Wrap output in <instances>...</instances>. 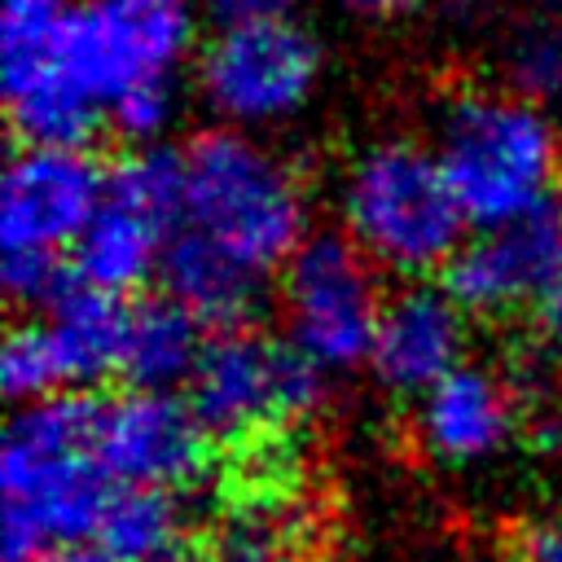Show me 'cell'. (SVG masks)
<instances>
[{
	"label": "cell",
	"mask_w": 562,
	"mask_h": 562,
	"mask_svg": "<svg viewBox=\"0 0 562 562\" xmlns=\"http://www.w3.org/2000/svg\"><path fill=\"white\" fill-rule=\"evenodd\" d=\"M101 400L88 391H53L18 404L0 452L4 562L88 544L114 496V479L97 461Z\"/></svg>",
	"instance_id": "6da1fadb"
},
{
	"label": "cell",
	"mask_w": 562,
	"mask_h": 562,
	"mask_svg": "<svg viewBox=\"0 0 562 562\" xmlns=\"http://www.w3.org/2000/svg\"><path fill=\"white\" fill-rule=\"evenodd\" d=\"M180 228L268 281L307 237V198L268 145L237 127H211L184 145Z\"/></svg>",
	"instance_id": "7a4b0ae2"
},
{
	"label": "cell",
	"mask_w": 562,
	"mask_h": 562,
	"mask_svg": "<svg viewBox=\"0 0 562 562\" xmlns=\"http://www.w3.org/2000/svg\"><path fill=\"white\" fill-rule=\"evenodd\" d=\"M435 154L479 228L558 202L562 136L514 88H457L435 119Z\"/></svg>",
	"instance_id": "3957f363"
},
{
	"label": "cell",
	"mask_w": 562,
	"mask_h": 562,
	"mask_svg": "<svg viewBox=\"0 0 562 562\" xmlns=\"http://www.w3.org/2000/svg\"><path fill=\"white\" fill-rule=\"evenodd\" d=\"M342 228L373 255L378 268L422 281L426 272H443L461 250L470 215L435 145L386 136L347 171Z\"/></svg>",
	"instance_id": "277c9868"
},
{
	"label": "cell",
	"mask_w": 562,
	"mask_h": 562,
	"mask_svg": "<svg viewBox=\"0 0 562 562\" xmlns=\"http://www.w3.org/2000/svg\"><path fill=\"white\" fill-rule=\"evenodd\" d=\"M325 378L329 373L307 360L290 338L233 325L206 338L198 369L184 386L215 443L259 448L294 435L321 408Z\"/></svg>",
	"instance_id": "5b68a950"
},
{
	"label": "cell",
	"mask_w": 562,
	"mask_h": 562,
	"mask_svg": "<svg viewBox=\"0 0 562 562\" xmlns=\"http://www.w3.org/2000/svg\"><path fill=\"white\" fill-rule=\"evenodd\" d=\"M184 215V149L136 145L105 167V193L70 246V272L83 285L132 294L158 277L171 233Z\"/></svg>",
	"instance_id": "8992f818"
},
{
	"label": "cell",
	"mask_w": 562,
	"mask_h": 562,
	"mask_svg": "<svg viewBox=\"0 0 562 562\" xmlns=\"http://www.w3.org/2000/svg\"><path fill=\"white\" fill-rule=\"evenodd\" d=\"M373 255L347 228L307 233L281 268L285 338L325 373L369 364L386 290Z\"/></svg>",
	"instance_id": "52a82bcc"
},
{
	"label": "cell",
	"mask_w": 562,
	"mask_h": 562,
	"mask_svg": "<svg viewBox=\"0 0 562 562\" xmlns=\"http://www.w3.org/2000/svg\"><path fill=\"white\" fill-rule=\"evenodd\" d=\"M193 40V0H75L57 66L110 119L136 88L171 83Z\"/></svg>",
	"instance_id": "ba28073f"
},
{
	"label": "cell",
	"mask_w": 562,
	"mask_h": 562,
	"mask_svg": "<svg viewBox=\"0 0 562 562\" xmlns=\"http://www.w3.org/2000/svg\"><path fill=\"white\" fill-rule=\"evenodd\" d=\"M325 53L294 18L220 22L198 61V83L211 110L228 123H277L307 105Z\"/></svg>",
	"instance_id": "9c48e42d"
},
{
	"label": "cell",
	"mask_w": 562,
	"mask_h": 562,
	"mask_svg": "<svg viewBox=\"0 0 562 562\" xmlns=\"http://www.w3.org/2000/svg\"><path fill=\"white\" fill-rule=\"evenodd\" d=\"M215 435L180 391L132 386L119 400H101L97 461L119 487L184 492L206 479Z\"/></svg>",
	"instance_id": "30bf717a"
},
{
	"label": "cell",
	"mask_w": 562,
	"mask_h": 562,
	"mask_svg": "<svg viewBox=\"0 0 562 562\" xmlns=\"http://www.w3.org/2000/svg\"><path fill=\"white\" fill-rule=\"evenodd\" d=\"M470 316H509L540 307L562 281V206H536L518 220L479 228L439 272Z\"/></svg>",
	"instance_id": "8fae6325"
},
{
	"label": "cell",
	"mask_w": 562,
	"mask_h": 562,
	"mask_svg": "<svg viewBox=\"0 0 562 562\" xmlns=\"http://www.w3.org/2000/svg\"><path fill=\"white\" fill-rule=\"evenodd\" d=\"M105 193V167L88 149L22 145L0 184V241L9 250L70 255Z\"/></svg>",
	"instance_id": "7c38bea8"
},
{
	"label": "cell",
	"mask_w": 562,
	"mask_h": 562,
	"mask_svg": "<svg viewBox=\"0 0 562 562\" xmlns=\"http://www.w3.org/2000/svg\"><path fill=\"white\" fill-rule=\"evenodd\" d=\"M465 307L448 285L404 281L386 294L369 347V373L391 395H426L439 378L465 364Z\"/></svg>",
	"instance_id": "4fadbf2b"
},
{
	"label": "cell",
	"mask_w": 562,
	"mask_h": 562,
	"mask_svg": "<svg viewBox=\"0 0 562 562\" xmlns=\"http://www.w3.org/2000/svg\"><path fill=\"white\" fill-rule=\"evenodd\" d=\"M522 422L509 378L479 364H457L417 395V443L443 465H479L505 452Z\"/></svg>",
	"instance_id": "5bb4252c"
},
{
	"label": "cell",
	"mask_w": 562,
	"mask_h": 562,
	"mask_svg": "<svg viewBox=\"0 0 562 562\" xmlns=\"http://www.w3.org/2000/svg\"><path fill=\"white\" fill-rule=\"evenodd\" d=\"M35 325H40L57 391H88L101 378L119 373L123 334H127L123 294H110L70 277V285L48 307H40Z\"/></svg>",
	"instance_id": "9a60e30c"
},
{
	"label": "cell",
	"mask_w": 562,
	"mask_h": 562,
	"mask_svg": "<svg viewBox=\"0 0 562 562\" xmlns=\"http://www.w3.org/2000/svg\"><path fill=\"white\" fill-rule=\"evenodd\" d=\"M162 294H171L176 303H184L206 329H233L246 325L263 299V277L246 272L241 263H233L228 255H220L215 246H206L202 237L176 228L158 268Z\"/></svg>",
	"instance_id": "2e32d148"
},
{
	"label": "cell",
	"mask_w": 562,
	"mask_h": 562,
	"mask_svg": "<svg viewBox=\"0 0 562 562\" xmlns=\"http://www.w3.org/2000/svg\"><path fill=\"white\" fill-rule=\"evenodd\" d=\"M202 329L206 325L171 294H149V299L127 303L119 373L145 391H176L198 369V356L206 347Z\"/></svg>",
	"instance_id": "e0dca14e"
},
{
	"label": "cell",
	"mask_w": 562,
	"mask_h": 562,
	"mask_svg": "<svg viewBox=\"0 0 562 562\" xmlns=\"http://www.w3.org/2000/svg\"><path fill=\"white\" fill-rule=\"evenodd\" d=\"M211 562H307V509L281 483L241 492L211 527Z\"/></svg>",
	"instance_id": "ac0fdd59"
},
{
	"label": "cell",
	"mask_w": 562,
	"mask_h": 562,
	"mask_svg": "<svg viewBox=\"0 0 562 562\" xmlns=\"http://www.w3.org/2000/svg\"><path fill=\"white\" fill-rule=\"evenodd\" d=\"M9 110V127L18 136V145H61V149H88L101 127H110L105 110L70 79L57 70H48L44 79L18 88L4 97Z\"/></svg>",
	"instance_id": "d6986e66"
},
{
	"label": "cell",
	"mask_w": 562,
	"mask_h": 562,
	"mask_svg": "<svg viewBox=\"0 0 562 562\" xmlns=\"http://www.w3.org/2000/svg\"><path fill=\"white\" fill-rule=\"evenodd\" d=\"M97 549H105L114 562H149L171 549H180V505L176 492L158 487H114L97 536Z\"/></svg>",
	"instance_id": "ffe728a7"
},
{
	"label": "cell",
	"mask_w": 562,
	"mask_h": 562,
	"mask_svg": "<svg viewBox=\"0 0 562 562\" xmlns=\"http://www.w3.org/2000/svg\"><path fill=\"white\" fill-rule=\"evenodd\" d=\"M75 0H0V79L4 97L57 70L61 31Z\"/></svg>",
	"instance_id": "44dd1931"
},
{
	"label": "cell",
	"mask_w": 562,
	"mask_h": 562,
	"mask_svg": "<svg viewBox=\"0 0 562 562\" xmlns=\"http://www.w3.org/2000/svg\"><path fill=\"white\" fill-rule=\"evenodd\" d=\"M505 88L536 105H562V13L527 22L505 44Z\"/></svg>",
	"instance_id": "7402d4cb"
},
{
	"label": "cell",
	"mask_w": 562,
	"mask_h": 562,
	"mask_svg": "<svg viewBox=\"0 0 562 562\" xmlns=\"http://www.w3.org/2000/svg\"><path fill=\"white\" fill-rule=\"evenodd\" d=\"M514 549H518V562H562V514L527 522Z\"/></svg>",
	"instance_id": "603a6c76"
},
{
	"label": "cell",
	"mask_w": 562,
	"mask_h": 562,
	"mask_svg": "<svg viewBox=\"0 0 562 562\" xmlns=\"http://www.w3.org/2000/svg\"><path fill=\"white\" fill-rule=\"evenodd\" d=\"M220 22H250V18H290L299 0H206Z\"/></svg>",
	"instance_id": "cb8c5ba5"
},
{
	"label": "cell",
	"mask_w": 562,
	"mask_h": 562,
	"mask_svg": "<svg viewBox=\"0 0 562 562\" xmlns=\"http://www.w3.org/2000/svg\"><path fill=\"white\" fill-rule=\"evenodd\" d=\"M536 325H540V347H549L553 356H562V281L536 307Z\"/></svg>",
	"instance_id": "d4e9b609"
},
{
	"label": "cell",
	"mask_w": 562,
	"mask_h": 562,
	"mask_svg": "<svg viewBox=\"0 0 562 562\" xmlns=\"http://www.w3.org/2000/svg\"><path fill=\"white\" fill-rule=\"evenodd\" d=\"M342 4L356 13H369V18H400V13L417 9L422 0H342Z\"/></svg>",
	"instance_id": "484cf974"
},
{
	"label": "cell",
	"mask_w": 562,
	"mask_h": 562,
	"mask_svg": "<svg viewBox=\"0 0 562 562\" xmlns=\"http://www.w3.org/2000/svg\"><path fill=\"white\" fill-rule=\"evenodd\" d=\"M35 562H114L105 549H97L92 540L88 544H70V549H57V553H44V558H35Z\"/></svg>",
	"instance_id": "4316f807"
},
{
	"label": "cell",
	"mask_w": 562,
	"mask_h": 562,
	"mask_svg": "<svg viewBox=\"0 0 562 562\" xmlns=\"http://www.w3.org/2000/svg\"><path fill=\"white\" fill-rule=\"evenodd\" d=\"M149 562H198L189 549H171V553H162V558H149Z\"/></svg>",
	"instance_id": "83f0119b"
},
{
	"label": "cell",
	"mask_w": 562,
	"mask_h": 562,
	"mask_svg": "<svg viewBox=\"0 0 562 562\" xmlns=\"http://www.w3.org/2000/svg\"><path fill=\"white\" fill-rule=\"evenodd\" d=\"M544 4H549V9H553V13H562V0H544Z\"/></svg>",
	"instance_id": "f1b7e54d"
},
{
	"label": "cell",
	"mask_w": 562,
	"mask_h": 562,
	"mask_svg": "<svg viewBox=\"0 0 562 562\" xmlns=\"http://www.w3.org/2000/svg\"><path fill=\"white\" fill-rule=\"evenodd\" d=\"M558 206H562V180H558Z\"/></svg>",
	"instance_id": "f546056e"
}]
</instances>
